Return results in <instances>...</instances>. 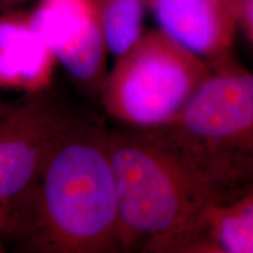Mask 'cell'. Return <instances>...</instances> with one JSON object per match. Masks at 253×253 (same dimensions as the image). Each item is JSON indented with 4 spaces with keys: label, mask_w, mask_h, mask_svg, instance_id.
Listing matches in <instances>:
<instances>
[{
    "label": "cell",
    "mask_w": 253,
    "mask_h": 253,
    "mask_svg": "<svg viewBox=\"0 0 253 253\" xmlns=\"http://www.w3.org/2000/svg\"><path fill=\"white\" fill-rule=\"evenodd\" d=\"M14 219L13 239L28 251H123L107 129L78 116L50 150Z\"/></svg>",
    "instance_id": "6da1fadb"
},
{
    "label": "cell",
    "mask_w": 253,
    "mask_h": 253,
    "mask_svg": "<svg viewBox=\"0 0 253 253\" xmlns=\"http://www.w3.org/2000/svg\"><path fill=\"white\" fill-rule=\"evenodd\" d=\"M123 251H191L219 198L184 156L150 130H107Z\"/></svg>",
    "instance_id": "7a4b0ae2"
},
{
    "label": "cell",
    "mask_w": 253,
    "mask_h": 253,
    "mask_svg": "<svg viewBox=\"0 0 253 253\" xmlns=\"http://www.w3.org/2000/svg\"><path fill=\"white\" fill-rule=\"evenodd\" d=\"M184 156L219 203L253 177V75L231 63L212 69L176 119L151 129Z\"/></svg>",
    "instance_id": "3957f363"
},
{
    "label": "cell",
    "mask_w": 253,
    "mask_h": 253,
    "mask_svg": "<svg viewBox=\"0 0 253 253\" xmlns=\"http://www.w3.org/2000/svg\"><path fill=\"white\" fill-rule=\"evenodd\" d=\"M212 68L161 30L143 33L101 82V101L125 128L151 130L176 119Z\"/></svg>",
    "instance_id": "277c9868"
},
{
    "label": "cell",
    "mask_w": 253,
    "mask_h": 253,
    "mask_svg": "<svg viewBox=\"0 0 253 253\" xmlns=\"http://www.w3.org/2000/svg\"><path fill=\"white\" fill-rule=\"evenodd\" d=\"M78 115L48 89L24 95L0 115V202L13 213Z\"/></svg>",
    "instance_id": "5b68a950"
},
{
    "label": "cell",
    "mask_w": 253,
    "mask_h": 253,
    "mask_svg": "<svg viewBox=\"0 0 253 253\" xmlns=\"http://www.w3.org/2000/svg\"><path fill=\"white\" fill-rule=\"evenodd\" d=\"M30 17L56 62L74 80L84 84L101 80L108 47L95 0H39Z\"/></svg>",
    "instance_id": "8992f818"
},
{
    "label": "cell",
    "mask_w": 253,
    "mask_h": 253,
    "mask_svg": "<svg viewBox=\"0 0 253 253\" xmlns=\"http://www.w3.org/2000/svg\"><path fill=\"white\" fill-rule=\"evenodd\" d=\"M160 30L212 69L231 65L236 0H144Z\"/></svg>",
    "instance_id": "52a82bcc"
},
{
    "label": "cell",
    "mask_w": 253,
    "mask_h": 253,
    "mask_svg": "<svg viewBox=\"0 0 253 253\" xmlns=\"http://www.w3.org/2000/svg\"><path fill=\"white\" fill-rule=\"evenodd\" d=\"M55 63L32 25L30 12L0 13V89L23 95L48 89Z\"/></svg>",
    "instance_id": "ba28073f"
},
{
    "label": "cell",
    "mask_w": 253,
    "mask_h": 253,
    "mask_svg": "<svg viewBox=\"0 0 253 253\" xmlns=\"http://www.w3.org/2000/svg\"><path fill=\"white\" fill-rule=\"evenodd\" d=\"M196 251L253 253V196H239L214 205Z\"/></svg>",
    "instance_id": "9c48e42d"
},
{
    "label": "cell",
    "mask_w": 253,
    "mask_h": 253,
    "mask_svg": "<svg viewBox=\"0 0 253 253\" xmlns=\"http://www.w3.org/2000/svg\"><path fill=\"white\" fill-rule=\"evenodd\" d=\"M108 52L120 56L142 36L144 0H95Z\"/></svg>",
    "instance_id": "30bf717a"
},
{
    "label": "cell",
    "mask_w": 253,
    "mask_h": 253,
    "mask_svg": "<svg viewBox=\"0 0 253 253\" xmlns=\"http://www.w3.org/2000/svg\"><path fill=\"white\" fill-rule=\"evenodd\" d=\"M15 232V219L7 207L0 202V240L13 239Z\"/></svg>",
    "instance_id": "8fae6325"
},
{
    "label": "cell",
    "mask_w": 253,
    "mask_h": 253,
    "mask_svg": "<svg viewBox=\"0 0 253 253\" xmlns=\"http://www.w3.org/2000/svg\"><path fill=\"white\" fill-rule=\"evenodd\" d=\"M246 19H248V24L253 37V0H248L246 4Z\"/></svg>",
    "instance_id": "7c38bea8"
},
{
    "label": "cell",
    "mask_w": 253,
    "mask_h": 253,
    "mask_svg": "<svg viewBox=\"0 0 253 253\" xmlns=\"http://www.w3.org/2000/svg\"><path fill=\"white\" fill-rule=\"evenodd\" d=\"M0 1L2 2V4L7 5L11 7V6H14V5H19V4H23V2L27 1V0H0Z\"/></svg>",
    "instance_id": "4fadbf2b"
},
{
    "label": "cell",
    "mask_w": 253,
    "mask_h": 253,
    "mask_svg": "<svg viewBox=\"0 0 253 253\" xmlns=\"http://www.w3.org/2000/svg\"><path fill=\"white\" fill-rule=\"evenodd\" d=\"M11 106H12V103L5 102V101L1 99V96H0V115H1L2 113H5Z\"/></svg>",
    "instance_id": "5bb4252c"
},
{
    "label": "cell",
    "mask_w": 253,
    "mask_h": 253,
    "mask_svg": "<svg viewBox=\"0 0 253 253\" xmlns=\"http://www.w3.org/2000/svg\"><path fill=\"white\" fill-rule=\"evenodd\" d=\"M4 251H5V246H4V244H2L1 242H0V253L4 252Z\"/></svg>",
    "instance_id": "9a60e30c"
}]
</instances>
